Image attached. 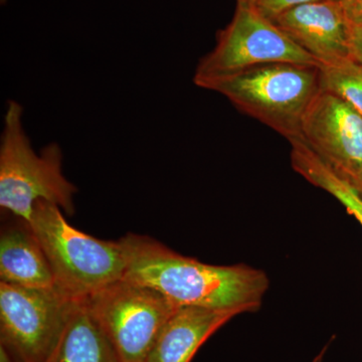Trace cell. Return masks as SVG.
<instances>
[{
    "mask_svg": "<svg viewBox=\"0 0 362 362\" xmlns=\"http://www.w3.org/2000/svg\"><path fill=\"white\" fill-rule=\"evenodd\" d=\"M127 268L124 278L148 286L177 307L256 312L268 291L263 271L246 265L216 266L177 254L146 235L122 238Z\"/></svg>",
    "mask_w": 362,
    "mask_h": 362,
    "instance_id": "obj_1",
    "label": "cell"
},
{
    "mask_svg": "<svg viewBox=\"0 0 362 362\" xmlns=\"http://www.w3.org/2000/svg\"><path fill=\"white\" fill-rule=\"evenodd\" d=\"M28 223L49 259L54 287L71 299H85L125 276L122 239L102 240L80 232L58 206L44 201L35 204Z\"/></svg>",
    "mask_w": 362,
    "mask_h": 362,
    "instance_id": "obj_2",
    "label": "cell"
},
{
    "mask_svg": "<svg viewBox=\"0 0 362 362\" xmlns=\"http://www.w3.org/2000/svg\"><path fill=\"white\" fill-rule=\"evenodd\" d=\"M23 115L21 105L9 102L0 142V207L26 223L40 201L73 214L77 188L64 175L61 147L52 143L37 153L23 129Z\"/></svg>",
    "mask_w": 362,
    "mask_h": 362,
    "instance_id": "obj_3",
    "label": "cell"
},
{
    "mask_svg": "<svg viewBox=\"0 0 362 362\" xmlns=\"http://www.w3.org/2000/svg\"><path fill=\"white\" fill-rule=\"evenodd\" d=\"M240 112L265 124L288 141L301 137V124L320 90L319 66L274 63L255 66L214 83Z\"/></svg>",
    "mask_w": 362,
    "mask_h": 362,
    "instance_id": "obj_4",
    "label": "cell"
},
{
    "mask_svg": "<svg viewBox=\"0 0 362 362\" xmlns=\"http://www.w3.org/2000/svg\"><path fill=\"white\" fill-rule=\"evenodd\" d=\"M274 63L319 66L256 6L238 2L235 16L220 33L216 47L199 61L194 81L197 87L209 90L223 78Z\"/></svg>",
    "mask_w": 362,
    "mask_h": 362,
    "instance_id": "obj_5",
    "label": "cell"
},
{
    "mask_svg": "<svg viewBox=\"0 0 362 362\" xmlns=\"http://www.w3.org/2000/svg\"><path fill=\"white\" fill-rule=\"evenodd\" d=\"M84 300L122 362H145L178 308L153 288L126 278Z\"/></svg>",
    "mask_w": 362,
    "mask_h": 362,
    "instance_id": "obj_6",
    "label": "cell"
},
{
    "mask_svg": "<svg viewBox=\"0 0 362 362\" xmlns=\"http://www.w3.org/2000/svg\"><path fill=\"white\" fill-rule=\"evenodd\" d=\"M74 301L56 287L39 289L0 282V345L18 362H47Z\"/></svg>",
    "mask_w": 362,
    "mask_h": 362,
    "instance_id": "obj_7",
    "label": "cell"
},
{
    "mask_svg": "<svg viewBox=\"0 0 362 362\" xmlns=\"http://www.w3.org/2000/svg\"><path fill=\"white\" fill-rule=\"evenodd\" d=\"M301 138L357 189L362 173V116L356 109L320 89L302 120Z\"/></svg>",
    "mask_w": 362,
    "mask_h": 362,
    "instance_id": "obj_8",
    "label": "cell"
},
{
    "mask_svg": "<svg viewBox=\"0 0 362 362\" xmlns=\"http://www.w3.org/2000/svg\"><path fill=\"white\" fill-rule=\"evenodd\" d=\"M319 66L351 58L349 21L339 0H317L300 4L272 20Z\"/></svg>",
    "mask_w": 362,
    "mask_h": 362,
    "instance_id": "obj_9",
    "label": "cell"
},
{
    "mask_svg": "<svg viewBox=\"0 0 362 362\" xmlns=\"http://www.w3.org/2000/svg\"><path fill=\"white\" fill-rule=\"evenodd\" d=\"M232 311L180 306L163 326L145 362H190L197 350L233 317Z\"/></svg>",
    "mask_w": 362,
    "mask_h": 362,
    "instance_id": "obj_10",
    "label": "cell"
},
{
    "mask_svg": "<svg viewBox=\"0 0 362 362\" xmlns=\"http://www.w3.org/2000/svg\"><path fill=\"white\" fill-rule=\"evenodd\" d=\"M0 278L1 282L23 287H54L49 259L32 226L25 221L20 220L18 225L6 226L2 230Z\"/></svg>",
    "mask_w": 362,
    "mask_h": 362,
    "instance_id": "obj_11",
    "label": "cell"
},
{
    "mask_svg": "<svg viewBox=\"0 0 362 362\" xmlns=\"http://www.w3.org/2000/svg\"><path fill=\"white\" fill-rule=\"evenodd\" d=\"M47 362H122L90 313L85 300H75L56 349Z\"/></svg>",
    "mask_w": 362,
    "mask_h": 362,
    "instance_id": "obj_12",
    "label": "cell"
},
{
    "mask_svg": "<svg viewBox=\"0 0 362 362\" xmlns=\"http://www.w3.org/2000/svg\"><path fill=\"white\" fill-rule=\"evenodd\" d=\"M320 89L327 90L356 109L362 116V65L349 58L319 66Z\"/></svg>",
    "mask_w": 362,
    "mask_h": 362,
    "instance_id": "obj_13",
    "label": "cell"
},
{
    "mask_svg": "<svg viewBox=\"0 0 362 362\" xmlns=\"http://www.w3.org/2000/svg\"><path fill=\"white\" fill-rule=\"evenodd\" d=\"M312 1H317V0H259L256 7L259 13L272 21L277 18L279 14L289 11L293 7Z\"/></svg>",
    "mask_w": 362,
    "mask_h": 362,
    "instance_id": "obj_14",
    "label": "cell"
},
{
    "mask_svg": "<svg viewBox=\"0 0 362 362\" xmlns=\"http://www.w3.org/2000/svg\"><path fill=\"white\" fill-rule=\"evenodd\" d=\"M349 25V54L362 65V25Z\"/></svg>",
    "mask_w": 362,
    "mask_h": 362,
    "instance_id": "obj_15",
    "label": "cell"
},
{
    "mask_svg": "<svg viewBox=\"0 0 362 362\" xmlns=\"http://www.w3.org/2000/svg\"><path fill=\"white\" fill-rule=\"evenodd\" d=\"M345 16L352 25H362V0H339Z\"/></svg>",
    "mask_w": 362,
    "mask_h": 362,
    "instance_id": "obj_16",
    "label": "cell"
},
{
    "mask_svg": "<svg viewBox=\"0 0 362 362\" xmlns=\"http://www.w3.org/2000/svg\"><path fill=\"white\" fill-rule=\"evenodd\" d=\"M328 346H329V343H328V344L321 350L320 354H319L318 356L314 357L313 361L311 362H322L324 356H325L326 351H327Z\"/></svg>",
    "mask_w": 362,
    "mask_h": 362,
    "instance_id": "obj_17",
    "label": "cell"
},
{
    "mask_svg": "<svg viewBox=\"0 0 362 362\" xmlns=\"http://www.w3.org/2000/svg\"><path fill=\"white\" fill-rule=\"evenodd\" d=\"M259 0H238V2H240V4H251V6H257V4H259Z\"/></svg>",
    "mask_w": 362,
    "mask_h": 362,
    "instance_id": "obj_18",
    "label": "cell"
},
{
    "mask_svg": "<svg viewBox=\"0 0 362 362\" xmlns=\"http://www.w3.org/2000/svg\"><path fill=\"white\" fill-rule=\"evenodd\" d=\"M357 190H358L359 194L362 195V173H361V182H359L358 187H357Z\"/></svg>",
    "mask_w": 362,
    "mask_h": 362,
    "instance_id": "obj_19",
    "label": "cell"
}]
</instances>
